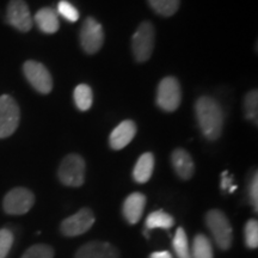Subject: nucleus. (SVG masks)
<instances>
[{
	"label": "nucleus",
	"mask_w": 258,
	"mask_h": 258,
	"mask_svg": "<svg viewBox=\"0 0 258 258\" xmlns=\"http://www.w3.org/2000/svg\"><path fill=\"white\" fill-rule=\"evenodd\" d=\"M195 111L202 134L211 141L218 140L222 133L225 120L219 102L208 96L200 97L196 101Z\"/></svg>",
	"instance_id": "1"
},
{
	"label": "nucleus",
	"mask_w": 258,
	"mask_h": 258,
	"mask_svg": "<svg viewBox=\"0 0 258 258\" xmlns=\"http://www.w3.org/2000/svg\"><path fill=\"white\" fill-rule=\"evenodd\" d=\"M206 225L219 249L230 250L233 241V231L225 213L220 209H211L206 214Z\"/></svg>",
	"instance_id": "2"
},
{
	"label": "nucleus",
	"mask_w": 258,
	"mask_h": 258,
	"mask_svg": "<svg viewBox=\"0 0 258 258\" xmlns=\"http://www.w3.org/2000/svg\"><path fill=\"white\" fill-rule=\"evenodd\" d=\"M57 176L64 185L72 188L82 186L85 180V161L83 157L76 153L64 157L59 166Z\"/></svg>",
	"instance_id": "3"
},
{
	"label": "nucleus",
	"mask_w": 258,
	"mask_h": 258,
	"mask_svg": "<svg viewBox=\"0 0 258 258\" xmlns=\"http://www.w3.org/2000/svg\"><path fill=\"white\" fill-rule=\"evenodd\" d=\"M156 30L152 23L143 22L139 25L132 38V49L138 62H145L150 59L154 49Z\"/></svg>",
	"instance_id": "4"
},
{
	"label": "nucleus",
	"mask_w": 258,
	"mask_h": 258,
	"mask_svg": "<svg viewBox=\"0 0 258 258\" xmlns=\"http://www.w3.org/2000/svg\"><path fill=\"white\" fill-rule=\"evenodd\" d=\"M182 101L179 82L175 77H166L159 83L157 90V104L161 110L172 112L177 110Z\"/></svg>",
	"instance_id": "5"
},
{
	"label": "nucleus",
	"mask_w": 258,
	"mask_h": 258,
	"mask_svg": "<svg viewBox=\"0 0 258 258\" xmlns=\"http://www.w3.org/2000/svg\"><path fill=\"white\" fill-rule=\"evenodd\" d=\"M21 120L17 102L9 95L0 96V139L12 135Z\"/></svg>",
	"instance_id": "6"
},
{
	"label": "nucleus",
	"mask_w": 258,
	"mask_h": 258,
	"mask_svg": "<svg viewBox=\"0 0 258 258\" xmlns=\"http://www.w3.org/2000/svg\"><path fill=\"white\" fill-rule=\"evenodd\" d=\"M95 214L90 208H82L61 222L60 231L64 237H78L86 233L95 224Z\"/></svg>",
	"instance_id": "7"
},
{
	"label": "nucleus",
	"mask_w": 258,
	"mask_h": 258,
	"mask_svg": "<svg viewBox=\"0 0 258 258\" xmlns=\"http://www.w3.org/2000/svg\"><path fill=\"white\" fill-rule=\"evenodd\" d=\"M23 72L25 78L37 92L47 95L53 90V79H51L49 71L43 63L29 60L24 63Z\"/></svg>",
	"instance_id": "8"
},
{
	"label": "nucleus",
	"mask_w": 258,
	"mask_h": 258,
	"mask_svg": "<svg viewBox=\"0 0 258 258\" xmlns=\"http://www.w3.org/2000/svg\"><path fill=\"white\" fill-rule=\"evenodd\" d=\"M35 196L27 188H15L6 194L3 202L5 213L10 215H23L32 208Z\"/></svg>",
	"instance_id": "9"
},
{
	"label": "nucleus",
	"mask_w": 258,
	"mask_h": 258,
	"mask_svg": "<svg viewBox=\"0 0 258 258\" xmlns=\"http://www.w3.org/2000/svg\"><path fill=\"white\" fill-rule=\"evenodd\" d=\"M104 42V32L102 25L95 18L88 17L84 21L80 30V43L88 54H96L99 51Z\"/></svg>",
	"instance_id": "10"
},
{
	"label": "nucleus",
	"mask_w": 258,
	"mask_h": 258,
	"mask_svg": "<svg viewBox=\"0 0 258 258\" xmlns=\"http://www.w3.org/2000/svg\"><path fill=\"white\" fill-rule=\"evenodd\" d=\"M8 23L22 32H27L32 28V17L29 6L24 0H10L6 10Z\"/></svg>",
	"instance_id": "11"
},
{
	"label": "nucleus",
	"mask_w": 258,
	"mask_h": 258,
	"mask_svg": "<svg viewBox=\"0 0 258 258\" xmlns=\"http://www.w3.org/2000/svg\"><path fill=\"white\" fill-rule=\"evenodd\" d=\"M74 258H120V251L106 241H90L79 247Z\"/></svg>",
	"instance_id": "12"
},
{
	"label": "nucleus",
	"mask_w": 258,
	"mask_h": 258,
	"mask_svg": "<svg viewBox=\"0 0 258 258\" xmlns=\"http://www.w3.org/2000/svg\"><path fill=\"white\" fill-rule=\"evenodd\" d=\"M137 134V124L132 120H124L116 127L109 137V145L112 150L120 151L132 143Z\"/></svg>",
	"instance_id": "13"
},
{
	"label": "nucleus",
	"mask_w": 258,
	"mask_h": 258,
	"mask_svg": "<svg viewBox=\"0 0 258 258\" xmlns=\"http://www.w3.org/2000/svg\"><path fill=\"white\" fill-rule=\"evenodd\" d=\"M145 207H146V196L141 192H133L124 200L122 213L127 222L135 225L143 217Z\"/></svg>",
	"instance_id": "14"
},
{
	"label": "nucleus",
	"mask_w": 258,
	"mask_h": 258,
	"mask_svg": "<svg viewBox=\"0 0 258 258\" xmlns=\"http://www.w3.org/2000/svg\"><path fill=\"white\" fill-rule=\"evenodd\" d=\"M171 163L176 175L183 180H189L195 172V164L190 154L183 148H176L171 154Z\"/></svg>",
	"instance_id": "15"
},
{
	"label": "nucleus",
	"mask_w": 258,
	"mask_h": 258,
	"mask_svg": "<svg viewBox=\"0 0 258 258\" xmlns=\"http://www.w3.org/2000/svg\"><path fill=\"white\" fill-rule=\"evenodd\" d=\"M35 22L41 31L44 34H54L59 30L60 23L56 12L50 8H43L38 10L35 15Z\"/></svg>",
	"instance_id": "16"
},
{
	"label": "nucleus",
	"mask_w": 258,
	"mask_h": 258,
	"mask_svg": "<svg viewBox=\"0 0 258 258\" xmlns=\"http://www.w3.org/2000/svg\"><path fill=\"white\" fill-rule=\"evenodd\" d=\"M154 170V156L147 152L139 158L133 170V178L138 183H146L150 180Z\"/></svg>",
	"instance_id": "17"
},
{
	"label": "nucleus",
	"mask_w": 258,
	"mask_h": 258,
	"mask_svg": "<svg viewBox=\"0 0 258 258\" xmlns=\"http://www.w3.org/2000/svg\"><path fill=\"white\" fill-rule=\"evenodd\" d=\"M190 253H191V258H214V252H213V246L209 238L202 233L195 235Z\"/></svg>",
	"instance_id": "18"
},
{
	"label": "nucleus",
	"mask_w": 258,
	"mask_h": 258,
	"mask_svg": "<svg viewBox=\"0 0 258 258\" xmlns=\"http://www.w3.org/2000/svg\"><path fill=\"white\" fill-rule=\"evenodd\" d=\"M175 225V219L169 213L164 211H156L151 213L146 219V230H154V228H163L170 230Z\"/></svg>",
	"instance_id": "19"
},
{
	"label": "nucleus",
	"mask_w": 258,
	"mask_h": 258,
	"mask_svg": "<svg viewBox=\"0 0 258 258\" xmlns=\"http://www.w3.org/2000/svg\"><path fill=\"white\" fill-rule=\"evenodd\" d=\"M74 102L80 111H88L92 106V90L86 84H80L74 90Z\"/></svg>",
	"instance_id": "20"
},
{
	"label": "nucleus",
	"mask_w": 258,
	"mask_h": 258,
	"mask_svg": "<svg viewBox=\"0 0 258 258\" xmlns=\"http://www.w3.org/2000/svg\"><path fill=\"white\" fill-rule=\"evenodd\" d=\"M172 246L177 258H191L188 235L183 227L177 228L175 238L172 240Z\"/></svg>",
	"instance_id": "21"
},
{
	"label": "nucleus",
	"mask_w": 258,
	"mask_h": 258,
	"mask_svg": "<svg viewBox=\"0 0 258 258\" xmlns=\"http://www.w3.org/2000/svg\"><path fill=\"white\" fill-rule=\"evenodd\" d=\"M148 4L156 14L163 17H171L178 11L180 0H148Z\"/></svg>",
	"instance_id": "22"
},
{
	"label": "nucleus",
	"mask_w": 258,
	"mask_h": 258,
	"mask_svg": "<svg viewBox=\"0 0 258 258\" xmlns=\"http://www.w3.org/2000/svg\"><path fill=\"white\" fill-rule=\"evenodd\" d=\"M244 109H245V117L247 120L257 124L258 120V93L257 90H251L247 92L244 99Z\"/></svg>",
	"instance_id": "23"
},
{
	"label": "nucleus",
	"mask_w": 258,
	"mask_h": 258,
	"mask_svg": "<svg viewBox=\"0 0 258 258\" xmlns=\"http://www.w3.org/2000/svg\"><path fill=\"white\" fill-rule=\"evenodd\" d=\"M245 244L249 249L253 250L258 246V221L256 219H250L244 227Z\"/></svg>",
	"instance_id": "24"
},
{
	"label": "nucleus",
	"mask_w": 258,
	"mask_h": 258,
	"mask_svg": "<svg viewBox=\"0 0 258 258\" xmlns=\"http://www.w3.org/2000/svg\"><path fill=\"white\" fill-rule=\"evenodd\" d=\"M54 250L53 247L46 244L32 245L25 251L22 258H53Z\"/></svg>",
	"instance_id": "25"
},
{
	"label": "nucleus",
	"mask_w": 258,
	"mask_h": 258,
	"mask_svg": "<svg viewBox=\"0 0 258 258\" xmlns=\"http://www.w3.org/2000/svg\"><path fill=\"white\" fill-rule=\"evenodd\" d=\"M57 12L69 22H77L79 19V12L71 3L66 0H61L57 5Z\"/></svg>",
	"instance_id": "26"
},
{
	"label": "nucleus",
	"mask_w": 258,
	"mask_h": 258,
	"mask_svg": "<svg viewBox=\"0 0 258 258\" xmlns=\"http://www.w3.org/2000/svg\"><path fill=\"white\" fill-rule=\"evenodd\" d=\"M14 245V234L8 228L0 230V258L8 256L10 250Z\"/></svg>",
	"instance_id": "27"
},
{
	"label": "nucleus",
	"mask_w": 258,
	"mask_h": 258,
	"mask_svg": "<svg viewBox=\"0 0 258 258\" xmlns=\"http://www.w3.org/2000/svg\"><path fill=\"white\" fill-rule=\"evenodd\" d=\"M249 200L251 206H252L253 211L258 212V175L257 172H254V175L251 179L250 185H249Z\"/></svg>",
	"instance_id": "28"
},
{
	"label": "nucleus",
	"mask_w": 258,
	"mask_h": 258,
	"mask_svg": "<svg viewBox=\"0 0 258 258\" xmlns=\"http://www.w3.org/2000/svg\"><path fill=\"white\" fill-rule=\"evenodd\" d=\"M232 182H233V177L228 176L227 171H224L222 172V178H221V189L222 190H228L230 192H233L237 186L232 185Z\"/></svg>",
	"instance_id": "29"
},
{
	"label": "nucleus",
	"mask_w": 258,
	"mask_h": 258,
	"mask_svg": "<svg viewBox=\"0 0 258 258\" xmlns=\"http://www.w3.org/2000/svg\"><path fill=\"white\" fill-rule=\"evenodd\" d=\"M150 258H173L169 251H157L151 254Z\"/></svg>",
	"instance_id": "30"
}]
</instances>
